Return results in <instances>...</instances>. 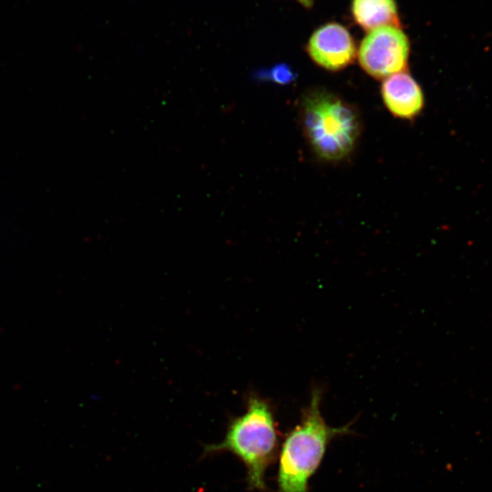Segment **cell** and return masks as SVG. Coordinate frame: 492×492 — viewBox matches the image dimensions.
I'll return each instance as SVG.
<instances>
[{
  "instance_id": "6da1fadb",
  "label": "cell",
  "mask_w": 492,
  "mask_h": 492,
  "mask_svg": "<svg viewBox=\"0 0 492 492\" xmlns=\"http://www.w3.org/2000/svg\"><path fill=\"white\" fill-rule=\"evenodd\" d=\"M321 392L314 389L301 422L283 440L279 453L276 492H310L309 480L319 468L330 442L351 433L348 425L332 427L321 410Z\"/></svg>"
},
{
  "instance_id": "7a4b0ae2",
  "label": "cell",
  "mask_w": 492,
  "mask_h": 492,
  "mask_svg": "<svg viewBox=\"0 0 492 492\" xmlns=\"http://www.w3.org/2000/svg\"><path fill=\"white\" fill-rule=\"evenodd\" d=\"M279 449V434L270 405L251 396L246 411L233 418L219 444L207 445L205 455L228 451L245 466L250 489L266 490L265 473Z\"/></svg>"
},
{
  "instance_id": "3957f363",
  "label": "cell",
  "mask_w": 492,
  "mask_h": 492,
  "mask_svg": "<svg viewBox=\"0 0 492 492\" xmlns=\"http://www.w3.org/2000/svg\"><path fill=\"white\" fill-rule=\"evenodd\" d=\"M300 119L314 154L327 161L346 158L361 135L362 122L356 108L327 90L313 89L303 95Z\"/></svg>"
},
{
  "instance_id": "277c9868",
  "label": "cell",
  "mask_w": 492,
  "mask_h": 492,
  "mask_svg": "<svg viewBox=\"0 0 492 492\" xmlns=\"http://www.w3.org/2000/svg\"><path fill=\"white\" fill-rule=\"evenodd\" d=\"M409 41L400 27L385 26L371 30L363 39L358 60L362 68L376 79L404 72L407 67Z\"/></svg>"
},
{
  "instance_id": "5b68a950",
  "label": "cell",
  "mask_w": 492,
  "mask_h": 492,
  "mask_svg": "<svg viewBox=\"0 0 492 492\" xmlns=\"http://www.w3.org/2000/svg\"><path fill=\"white\" fill-rule=\"evenodd\" d=\"M306 49L314 63L330 71L345 68L356 55L353 36L338 23H328L317 28L310 37Z\"/></svg>"
},
{
  "instance_id": "8992f818",
  "label": "cell",
  "mask_w": 492,
  "mask_h": 492,
  "mask_svg": "<svg viewBox=\"0 0 492 492\" xmlns=\"http://www.w3.org/2000/svg\"><path fill=\"white\" fill-rule=\"evenodd\" d=\"M381 94L385 107L395 117L414 119L423 109L422 89L407 72H399L384 78Z\"/></svg>"
},
{
  "instance_id": "52a82bcc",
  "label": "cell",
  "mask_w": 492,
  "mask_h": 492,
  "mask_svg": "<svg viewBox=\"0 0 492 492\" xmlns=\"http://www.w3.org/2000/svg\"><path fill=\"white\" fill-rule=\"evenodd\" d=\"M352 13L356 23L365 30L400 26L395 0H353Z\"/></svg>"
},
{
  "instance_id": "ba28073f",
  "label": "cell",
  "mask_w": 492,
  "mask_h": 492,
  "mask_svg": "<svg viewBox=\"0 0 492 492\" xmlns=\"http://www.w3.org/2000/svg\"><path fill=\"white\" fill-rule=\"evenodd\" d=\"M258 78H268L277 84H288L294 78V74L290 67L285 64L274 66L270 71L261 72L255 76Z\"/></svg>"
}]
</instances>
